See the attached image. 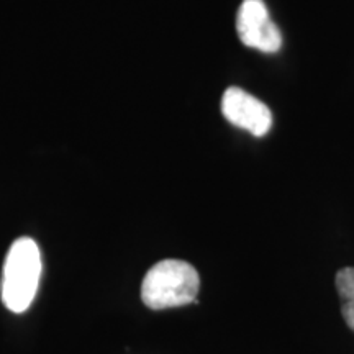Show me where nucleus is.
I'll list each match as a JSON object with an SVG mask.
<instances>
[{
	"label": "nucleus",
	"mask_w": 354,
	"mask_h": 354,
	"mask_svg": "<svg viewBox=\"0 0 354 354\" xmlns=\"http://www.w3.org/2000/svg\"><path fill=\"white\" fill-rule=\"evenodd\" d=\"M41 277V253L35 240L21 236L8 248L2 271V304L13 313H24L37 295Z\"/></svg>",
	"instance_id": "1"
},
{
	"label": "nucleus",
	"mask_w": 354,
	"mask_h": 354,
	"mask_svg": "<svg viewBox=\"0 0 354 354\" xmlns=\"http://www.w3.org/2000/svg\"><path fill=\"white\" fill-rule=\"evenodd\" d=\"M201 277L187 261H159L146 272L141 284V300L148 308L165 310L183 307L197 299Z\"/></svg>",
	"instance_id": "2"
},
{
	"label": "nucleus",
	"mask_w": 354,
	"mask_h": 354,
	"mask_svg": "<svg viewBox=\"0 0 354 354\" xmlns=\"http://www.w3.org/2000/svg\"><path fill=\"white\" fill-rule=\"evenodd\" d=\"M236 32L248 48L276 53L282 46V33L271 20L264 0H243L236 13Z\"/></svg>",
	"instance_id": "3"
},
{
	"label": "nucleus",
	"mask_w": 354,
	"mask_h": 354,
	"mask_svg": "<svg viewBox=\"0 0 354 354\" xmlns=\"http://www.w3.org/2000/svg\"><path fill=\"white\" fill-rule=\"evenodd\" d=\"M221 113L234 127L253 136L268 135L272 127V113L268 105L241 87H228L221 97Z\"/></svg>",
	"instance_id": "4"
},
{
	"label": "nucleus",
	"mask_w": 354,
	"mask_h": 354,
	"mask_svg": "<svg viewBox=\"0 0 354 354\" xmlns=\"http://www.w3.org/2000/svg\"><path fill=\"white\" fill-rule=\"evenodd\" d=\"M336 289L343 300L342 315L354 331V268H344L336 274Z\"/></svg>",
	"instance_id": "5"
}]
</instances>
